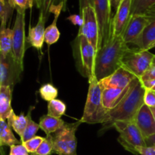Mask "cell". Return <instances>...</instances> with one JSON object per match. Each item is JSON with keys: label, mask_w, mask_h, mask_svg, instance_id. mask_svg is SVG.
<instances>
[{"label": "cell", "mask_w": 155, "mask_h": 155, "mask_svg": "<svg viewBox=\"0 0 155 155\" xmlns=\"http://www.w3.org/2000/svg\"><path fill=\"white\" fill-rule=\"evenodd\" d=\"M130 46L122 36L111 35L110 39L95 52L94 76L98 81L108 77L122 67V61Z\"/></svg>", "instance_id": "cell-1"}, {"label": "cell", "mask_w": 155, "mask_h": 155, "mask_svg": "<svg viewBox=\"0 0 155 155\" xmlns=\"http://www.w3.org/2000/svg\"><path fill=\"white\" fill-rule=\"evenodd\" d=\"M145 88L139 78L132 82L131 86L124 98L115 107L108 110V120L103 124L101 130H106L113 127V124L117 121L133 122L136 114L142 107L144 103Z\"/></svg>", "instance_id": "cell-2"}, {"label": "cell", "mask_w": 155, "mask_h": 155, "mask_svg": "<svg viewBox=\"0 0 155 155\" xmlns=\"http://www.w3.org/2000/svg\"><path fill=\"white\" fill-rule=\"evenodd\" d=\"M89 90L85 104L82 123L95 124H104L108 120V109L105 108L101 100V89L94 75L89 79Z\"/></svg>", "instance_id": "cell-3"}, {"label": "cell", "mask_w": 155, "mask_h": 155, "mask_svg": "<svg viewBox=\"0 0 155 155\" xmlns=\"http://www.w3.org/2000/svg\"><path fill=\"white\" fill-rule=\"evenodd\" d=\"M72 50L77 71L83 77L89 79L94 75L96 51L86 36L78 35L73 42Z\"/></svg>", "instance_id": "cell-4"}, {"label": "cell", "mask_w": 155, "mask_h": 155, "mask_svg": "<svg viewBox=\"0 0 155 155\" xmlns=\"http://www.w3.org/2000/svg\"><path fill=\"white\" fill-rule=\"evenodd\" d=\"M80 120L68 124L64 123L63 127L54 133L53 137V152L58 155H77V142L75 133Z\"/></svg>", "instance_id": "cell-5"}, {"label": "cell", "mask_w": 155, "mask_h": 155, "mask_svg": "<svg viewBox=\"0 0 155 155\" xmlns=\"http://www.w3.org/2000/svg\"><path fill=\"white\" fill-rule=\"evenodd\" d=\"M117 131L119 133V143L133 154H139L136 148L138 147H146V142L141 132L133 122L117 121L113 124Z\"/></svg>", "instance_id": "cell-6"}, {"label": "cell", "mask_w": 155, "mask_h": 155, "mask_svg": "<svg viewBox=\"0 0 155 155\" xmlns=\"http://www.w3.org/2000/svg\"><path fill=\"white\" fill-rule=\"evenodd\" d=\"M154 57L148 50L130 48L123 59L122 67L140 79L152 64Z\"/></svg>", "instance_id": "cell-7"}, {"label": "cell", "mask_w": 155, "mask_h": 155, "mask_svg": "<svg viewBox=\"0 0 155 155\" xmlns=\"http://www.w3.org/2000/svg\"><path fill=\"white\" fill-rule=\"evenodd\" d=\"M92 7L95 10L99 29V49L110 39L111 36L112 9L110 0H92Z\"/></svg>", "instance_id": "cell-8"}, {"label": "cell", "mask_w": 155, "mask_h": 155, "mask_svg": "<svg viewBox=\"0 0 155 155\" xmlns=\"http://www.w3.org/2000/svg\"><path fill=\"white\" fill-rule=\"evenodd\" d=\"M12 30V54L17 63L24 68V58L26 50L25 12L17 11Z\"/></svg>", "instance_id": "cell-9"}, {"label": "cell", "mask_w": 155, "mask_h": 155, "mask_svg": "<svg viewBox=\"0 0 155 155\" xmlns=\"http://www.w3.org/2000/svg\"><path fill=\"white\" fill-rule=\"evenodd\" d=\"M83 18V25L80 27L78 36H84L88 39L95 51L98 49L99 40V29L95 10L92 6H87L80 12Z\"/></svg>", "instance_id": "cell-10"}, {"label": "cell", "mask_w": 155, "mask_h": 155, "mask_svg": "<svg viewBox=\"0 0 155 155\" xmlns=\"http://www.w3.org/2000/svg\"><path fill=\"white\" fill-rule=\"evenodd\" d=\"M24 68L16 62L12 52L5 56L0 53V86H8L13 89L20 81Z\"/></svg>", "instance_id": "cell-11"}, {"label": "cell", "mask_w": 155, "mask_h": 155, "mask_svg": "<svg viewBox=\"0 0 155 155\" xmlns=\"http://www.w3.org/2000/svg\"><path fill=\"white\" fill-rule=\"evenodd\" d=\"M136 78L137 77L134 74L123 67H120L108 77L98 81V83L101 89L108 88L125 89L128 87Z\"/></svg>", "instance_id": "cell-12"}, {"label": "cell", "mask_w": 155, "mask_h": 155, "mask_svg": "<svg viewBox=\"0 0 155 155\" xmlns=\"http://www.w3.org/2000/svg\"><path fill=\"white\" fill-rule=\"evenodd\" d=\"M148 24L149 19L145 15H131L130 21L122 34V38L124 42L127 45L133 44V42L140 37Z\"/></svg>", "instance_id": "cell-13"}, {"label": "cell", "mask_w": 155, "mask_h": 155, "mask_svg": "<svg viewBox=\"0 0 155 155\" xmlns=\"http://www.w3.org/2000/svg\"><path fill=\"white\" fill-rule=\"evenodd\" d=\"M143 136L144 139L155 135V120L151 108L143 104L133 121Z\"/></svg>", "instance_id": "cell-14"}, {"label": "cell", "mask_w": 155, "mask_h": 155, "mask_svg": "<svg viewBox=\"0 0 155 155\" xmlns=\"http://www.w3.org/2000/svg\"><path fill=\"white\" fill-rule=\"evenodd\" d=\"M132 0H123L112 19L111 35L122 36L131 17Z\"/></svg>", "instance_id": "cell-15"}, {"label": "cell", "mask_w": 155, "mask_h": 155, "mask_svg": "<svg viewBox=\"0 0 155 155\" xmlns=\"http://www.w3.org/2000/svg\"><path fill=\"white\" fill-rule=\"evenodd\" d=\"M149 24L145 27L140 37L133 42V45L141 50H147L155 41V10H149L145 14Z\"/></svg>", "instance_id": "cell-16"}, {"label": "cell", "mask_w": 155, "mask_h": 155, "mask_svg": "<svg viewBox=\"0 0 155 155\" xmlns=\"http://www.w3.org/2000/svg\"><path fill=\"white\" fill-rule=\"evenodd\" d=\"M47 20L39 13V20L35 27H29L27 42L36 49L41 51L45 42V24Z\"/></svg>", "instance_id": "cell-17"}, {"label": "cell", "mask_w": 155, "mask_h": 155, "mask_svg": "<svg viewBox=\"0 0 155 155\" xmlns=\"http://www.w3.org/2000/svg\"><path fill=\"white\" fill-rule=\"evenodd\" d=\"M131 84L125 89L108 88L101 89V100L104 107L108 110L116 107L129 92Z\"/></svg>", "instance_id": "cell-18"}, {"label": "cell", "mask_w": 155, "mask_h": 155, "mask_svg": "<svg viewBox=\"0 0 155 155\" xmlns=\"http://www.w3.org/2000/svg\"><path fill=\"white\" fill-rule=\"evenodd\" d=\"M12 89L8 86H0V120H6L13 111L12 107Z\"/></svg>", "instance_id": "cell-19"}, {"label": "cell", "mask_w": 155, "mask_h": 155, "mask_svg": "<svg viewBox=\"0 0 155 155\" xmlns=\"http://www.w3.org/2000/svg\"><path fill=\"white\" fill-rule=\"evenodd\" d=\"M68 0H40L39 2V13L48 20L51 14H61L67 9Z\"/></svg>", "instance_id": "cell-20"}, {"label": "cell", "mask_w": 155, "mask_h": 155, "mask_svg": "<svg viewBox=\"0 0 155 155\" xmlns=\"http://www.w3.org/2000/svg\"><path fill=\"white\" fill-rule=\"evenodd\" d=\"M64 121L61 118H56L49 115H43L39 119V128L47 135H51L61 128L64 124Z\"/></svg>", "instance_id": "cell-21"}, {"label": "cell", "mask_w": 155, "mask_h": 155, "mask_svg": "<svg viewBox=\"0 0 155 155\" xmlns=\"http://www.w3.org/2000/svg\"><path fill=\"white\" fill-rule=\"evenodd\" d=\"M19 142L12 133V128L5 120H0V147L20 145Z\"/></svg>", "instance_id": "cell-22"}, {"label": "cell", "mask_w": 155, "mask_h": 155, "mask_svg": "<svg viewBox=\"0 0 155 155\" xmlns=\"http://www.w3.org/2000/svg\"><path fill=\"white\" fill-rule=\"evenodd\" d=\"M27 120H28L27 115L24 116L23 113L20 115H16L13 110L7 119V123L10 126L11 128L13 129L15 133H17V134L21 139L27 127Z\"/></svg>", "instance_id": "cell-23"}, {"label": "cell", "mask_w": 155, "mask_h": 155, "mask_svg": "<svg viewBox=\"0 0 155 155\" xmlns=\"http://www.w3.org/2000/svg\"><path fill=\"white\" fill-rule=\"evenodd\" d=\"M12 29L0 28V53L5 56L12 52Z\"/></svg>", "instance_id": "cell-24"}, {"label": "cell", "mask_w": 155, "mask_h": 155, "mask_svg": "<svg viewBox=\"0 0 155 155\" xmlns=\"http://www.w3.org/2000/svg\"><path fill=\"white\" fill-rule=\"evenodd\" d=\"M60 15L61 14L59 13L54 14V18L53 22L48 27L45 28V42L47 45H51L56 43L58 41L59 38H60L61 33L57 27V21Z\"/></svg>", "instance_id": "cell-25"}, {"label": "cell", "mask_w": 155, "mask_h": 155, "mask_svg": "<svg viewBox=\"0 0 155 155\" xmlns=\"http://www.w3.org/2000/svg\"><path fill=\"white\" fill-rule=\"evenodd\" d=\"M33 108H34L33 107H30V110H29L28 113L27 114L28 120H27V124L25 131H24L22 138L21 139V143L27 142V141L31 139L32 138L35 137L38 130L40 129L39 124H36V122H34L31 117V111L33 110Z\"/></svg>", "instance_id": "cell-26"}, {"label": "cell", "mask_w": 155, "mask_h": 155, "mask_svg": "<svg viewBox=\"0 0 155 155\" xmlns=\"http://www.w3.org/2000/svg\"><path fill=\"white\" fill-rule=\"evenodd\" d=\"M155 5V0H132L131 15H145Z\"/></svg>", "instance_id": "cell-27"}, {"label": "cell", "mask_w": 155, "mask_h": 155, "mask_svg": "<svg viewBox=\"0 0 155 155\" xmlns=\"http://www.w3.org/2000/svg\"><path fill=\"white\" fill-rule=\"evenodd\" d=\"M14 10L9 0H0V28H5Z\"/></svg>", "instance_id": "cell-28"}, {"label": "cell", "mask_w": 155, "mask_h": 155, "mask_svg": "<svg viewBox=\"0 0 155 155\" xmlns=\"http://www.w3.org/2000/svg\"><path fill=\"white\" fill-rule=\"evenodd\" d=\"M66 104L62 101L54 99L48 104V115L56 118H61L66 112Z\"/></svg>", "instance_id": "cell-29"}, {"label": "cell", "mask_w": 155, "mask_h": 155, "mask_svg": "<svg viewBox=\"0 0 155 155\" xmlns=\"http://www.w3.org/2000/svg\"><path fill=\"white\" fill-rule=\"evenodd\" d=\"M39 92L40 94L41 98L47 101H51L52 100L56 99V97L58 96V94L57 88L54 87L51 83H46L41 86Z\"/></svg>", "instance_id": "cell-30"}, {"label": "cell", "mask_w": 155, "mask_h": 155, "mask_svg": "<svg viewBox=\"0 0 155 155\" xmlns=\"http://www.w3.org/2000/svg\"><path fill=\"white\" fill-rule=\"evenodd\" d=\"M52 135H47L37 151L31 155H51L53 154Z\"/></svg>", "instance_id": "cell-31"}, {"label": "cell", "mask_w": 155, "mask_h": 155, "mask_svg": "<svg viewBox=\"0 0 155 155\" xmlns=\"http://www.w3.org/2000/svg\"><path fill=\"white\" fill-rule=\"evenodd\" d=\"M44 139H45V138L36 136L35 137L30 139V140L27 141V142H23L22 145H24V148L27 149V151H28L29 154H32L37 151L39 147L40 146L42 142H43Z\"/></svg>", "instance_id": "cell-32"}, {"label": "cell", "mask_w": 155, "mask_h": 155, "mask_svg": "<svg viewBox=\"0 0 155 155\" xmlns=\"http://www.w3.org/2000/svg\"><path fill=\"white\" fill-rule=\"evenodd\" d=\"M12 7L16 11L25 12L27 9L32 8L36 0H9Z\"/></svg>", "instance_id": "cell-33"}, {"label": "cell", "mask_w": 155, "mask_h": 155, "mask_svg": "<svg viewBox=\"0 0 155 155\" xmlns=\"http://www.w3.org/2000/svg\"><path fill=\"white\" fill-rule=\"evenodd\" d=\"M144 103L149 107H155V92L154 91L145 89Z\"/></svg>", "instance_id": "cell-34"}, {"label": "cell", "mask_w": 155, "mask_h": 155, "mask_svg": "<svg viewBox=\"0 0 155 155\" xmlns=\"http://www.w3.org/2000/svg\"><path fill=\"white\" fill-rule=\"evenodd\" d=\"M9 155H29V153L21 143L20 145H15L11 146Z\"/></svg>", "instance_id": "cell-35"}, {"label": "cell", "mask_w": 155, "mask_h": 155, "mask_svg": "<svg viewBox=\"0 0 155 155\" xmlns=\"http://www.w3.org/2000/svg\"><path fill=\"white\" fill-rule=\"evenodd\" d=\"M155 79V64L152 63V64L150 66L148 71L143 74L142 77L140 78V80L142 82L148 81V80H154Z\"/></svg>", "instance_id": "cell-36"}, {"label": "cell", "mask_w": 155, "mask_h": 155, "mask_svg": "<svg viewBox=\"0 0 155 155\" xmlns=\"http://www.w3.org/2000/svg\"><path fill=\"white\" fill-rule=\"evenodd\" d=\"M138 154L140 155H155V145L146 147H138Z\"/></svg>", "instance_id": "cell-37"}, {"label": "cell", "mask_w": 155, "mask_h": 155, "mask_svg": "<svg viewBox=\"0 0 155 155\" xmlns=\"http://www.w3.org/2000/svg\"><path fill=\"white\" fill-rule=\"evenodd\" d=\"M67 20L71 21L74 25L79 26L80 27L83 25V20L80 15H71L67 18Z\"/></svg>", "instance_id": "cell-38"}, {"label": "cell", "mask_w": 155, "mask_h": 155, "mask_svg": "<svg viewBox=\"0 0 155 155\" xmlns=\"http://www.w3.org/2000/svg\"><path fill=\"white\" fill-rule=\"evenodd\" d=\"M142 85H143V86L145 88V89H150V90L155 92V79L154 80L142 82Z\"/></svg>", "instance_id": "cell-39"}, {"label": "cell", "mask_w": 155, "mask_h": 155, "mask_svg": "<svg viewBox=\"0 0 155 155\" xmlns=\"http://www.w3.org/2000/svg\"><path fill=\"white\" fill-rule=\"evenodd\" d=\"M79 5H80V12H82L84 8L87 6H92V0H79Z\"/></svg>", "instance_id": "cell-40"}, {"label": "cell", "mask_w": 155, "mask_h": 155, "mask_svg": "<svg viewBox=\"0 0 155 155\" xmlns=\"http://www.w3.org/2000/svg\"><path fill=\"white\" fill-rule=\"evenodd\" d=\"M145 140V142H146L147 146H153V145H155V135H153V136L146 138Z\"/></svg>", "instance_id": "cell-41"}, {"label": "cell", "mask_w": 155, "mask_h": 155, "mask_svg": "<svg viewBox=\"0 0 155 155\" xmlns=\"http://www.w3.org/2000/svg\"><path fill=\"white\" fill-rule=\"evenodd\" d=\"M123 0H110V6H111V9H114L116 12L117 9V8L119 7L120 4L121 3Z\"/></svg>", "instance_id": "cell-42"}, {"label": "cell", "mask_w": 155, "mask_h": 155, "mask_svg": "<svg viewBox=\"0 0 155 155\" xmlns=\"http://www.w3.org/2000/svg\"><path fill=\"white\" fill-rule=\"evenodd\" d=\"M155 48V41H154V42H153L152 44H151V45H150L149 47H148V49H147V50H148V51H149L150 49H151V48Z\"/></svg>", "instance_id": "cell-43"}, {"label": "cell", "mask_w": 155, "mask_h": 155, "mask_svg": "<svg viewBox=\"0 0 155 155\" xmlns=\"http://www.w3.org/2000/svg\"><path fill=\"white\" fill-rule=\"evenodd\" d=\"M151 110V111H152V114L153 115H154V120H155V107H150Z\"/></svg>", "instance_id": "cell-44"}, {"label": "cell", "mask_w": 155, "mask_h": 155, "mask_svg": "<svg viewBox=\"0 0 155 155\" xmlns=\"http://www.w3.org/2000/svg\"><path fill=\"white\" fill-rule=\"evenodd\" d=\"M39 2H40V0H36V7H37L38 8H39Z\"/></svg>", "instance_id": "cell-45"}, {"label": "cell", "mask_w": 155, "mask_h": 155, "mask_svg": "<svg viewBox=\"0 0 155 155\" xmlns=\"http://www.w3.org/2000/svg\"><path fill=\"white\" fill-rule=\"evenodd\" d=\"M0 155H4L3 149H2V148H1V147H0Z\"/></svg>", "instance_id": "cell-46"}, {"label": "cell", "mask_w": 155, "mask_h": 155, "mask_svg": "<svg viewBox=\"0 0 155 155\" xmlns=\"http://www.w3.org/2000/svg\"><path fill=\"white\" fill-rule=\"evenodd\" d=\"M149 10H155V5H153L152 7H151V8L149 9ZM149 10H148V11H149Z\"/></svg>", "instance_id": "cell-47"}, {"label": "cell", "mask_w": 155, "mask_h": 155, "mask_svg": "<svg viewBox=\"0 0 155 155\" xmlns=\"http://www.w3.org/2000/svg\"><path fill=\"white\" fill-rule=\"evenodd\" d=\"M153 63L155 64V54H154V60H153Z\"/></svg>", "instance_id": "cell-48"}, {"label": "cell", "mask_w": 155, "mask_h": 155, "mask_svg": "<svg viewBox=\"0 0 155 155\" xmlns=\"http://www.w3.org/2000/svg\"></svg>", "instance_id": "cell-49"}]
</instances>
